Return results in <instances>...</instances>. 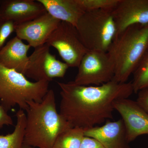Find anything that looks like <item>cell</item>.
I'll list each match as a JSON object with an SVG mask.
<instances>
[{
	"label": "cell",
	"mask_w": 148,
	"mask_h": 148,
	"mask_svg": "<svg viewBox=\"0 0 148 148\" xmlns=\"http://www.w3.org/2000/svg\"><path fill=\"white\" fill-rule=\"evenodd\" d=\"M57 84L61 90L59 113L71 127L84 130L113 119L115 102L129 98L134 92L132 82L112 80L98 86L71 82Z\"/></svg>",
	"instance_id": "6da1fadb"
},
{
	"label": "cell",
	"mask_w": 148,
	"mask_h": 148,
	"mask_svg": "<svg viewBox=\"0 0 148 148\" xmlns=\"http://www.w3.org/2000/svg\"><path fill=\"white\" fill-rule=\"evenodd\" d=\"M27 104L23 147L53 148L58 136L72 127L57 111L54 91L49 89L41 102Z\"/></svg>",
	"instance_id": "7a4b0ae2"
},
{
	"label": "cell",
	"mask_w": 148,
	"mask_h": 148,
	"mask_svg": "<svg viewBox=\"0 0 148 148\" xmlns=\"http://www.w3.org/2000/svg\"><path fill=\"white\" fill-rule=\"evenodd\" d=\"M148 51V24H134L118 35L108 52L115 66L112 80L127 82Z\"/></svg>",
	"instance_id": "3957f363"
},
{
	"label": "cell",
	"mask_w": 148,
	"mask_h": 148,
	"mask_svg": "<svg viewBox=\"0 0 148 148\" xmlns=\"http://www.w3.org/2000/svg\"><path fill=\"white\" fill-rule=\"evenodd\" d=\"M49 83L30 81L21 73L0 65V106L7 112L16 106L25 111L28 102L42 101Z\"/></svg>",
	"instance_id": "277c9868"
},
{
	"label": "cell",
	"mask_w": 148,
	"mask_h": 148,
	"mask_svg": "<svg viewBox=\"0 0 148 148\" xmlns=\"http://www.w3.org/2000/svg\"><path fill=\"white\" fill-rule=\"evenodd\" d=\"M112 11H89L80 18L75 27L88 50L108 52L117 35Z\"/></svg>",
	"instance_id": "5b68a950"
},
{
	"label": "cell",
	"mask_w": 148,
	"mask_h": 148,
	"mask_svg": "<svg viewBox=\"0 0 148 148\" xmlns=\"http://www.w3.org/2000/svg\"><path fill=\"white\" fill-rule=\"evenodd\" d=\"M75 79L71 81L81 86L95 85L112 80L115 66L108 52L88 50L83 57Z\"/></svg>",
	"instance_id": "8992f818"
},
{
	"label": "cell",
	"mask_w": 148,
	"mask_h": 148,
	"mask_svg": "<svg viewBox=\"0 0 148 148\" xmlns=\"http://www.w3.org/2000/svg\"><path fill=\"white\" fill-rule=\"evenodd\" d=\"M46 43L56 49L69 68H78L88 51L81 40L75 27L65 21H61Z\"/></svg>",
	"instance_id": "52a82bcc"
},
{
	"label": "cell",
	"mask_w": 148,
	"mask_h": 148,
	"mask_svg": "<svg viewBox=\"0 0 148 148\" xmlns=\"http://www.w3.org/2000/svg\"><path fill=\"white\" fill-rule=\"evenodd\" d=\"M50 49L47 43L34 48L24 74L27 78L50 82L53 78L64 77L69 67L51 54Z\"/></svg>",
	"instance_id": "ba28073f"
},
{
	"label": "cell",
	"mask_w": 148,
	"mask_h": 148,
	"mask_svg": "<svg viewBox=\"0 0 148 148\" xmlns=\"http://www.w3.org/2000/svg\"><path fill=\"white\" fill-rule=\"evenodd\" d=\"M114 109L121 116L129 143L140 135L148 134V113L137 101L120 99L115 102Z\"/></svg>",
	"instance_id": "9c48e42d"
},
{
	"label": "cell",
	"mask_w": 148,
	"mask_h": 148,
	"mask_svg": "<svg viewBox=\"0 0 148 148\" xmlns=\"http://www.w3.org/2000/svg\"><path fill=\"white\" fill-rule=\"evenodd\" d=\"M61 21L46 12L32 21L15 25L16 36L36 48L45 44Z\"/></svg>",
	"instance_id": "30bf717a"
},
{
	"label": "cell",
	"mask_w": 148,
	"mask_h": 148,
	"mask_svg": "<svg viewBox=\"0 0 148 148\" xmlns=\"http://www.w3.org/2000/svg\"><path fill=\"white\" fill-rule=\"evenodd\" d=\"M46 12L37 0L0 1V20L11 21L15 25L32 21Z\"/></svg>",
	"instance_id": "8fae6325"
},
{
	"label": "cell",
	"mask_w": 148,
	"mask_h": 148,
	"mask_svg": "<svg viewBox=\"0 0 148 148\" xmlns=\"http://www.w3.org/2000/svg\"><path fill=\"white\" fill-rule=\"evenodd\" d=\"M112 14L117 36L130 26L148 24V0H119Z\"/></svg>",
	"instance_id": "7c38bea8"
},
{
	"label": "cell",
	"mask_w": 148,
	"mask_h": 148,
	"mask_svg": "<svg viewBox=\"0 0 148 148\" xmlns=\"http://www.w3.org/2000/svg\"><path fill=\"white\" fill-rule=\"evenodd\" d=\"M84 135L97 140L105 148H130L121 119L116 121H107L102 126L85 130Z\"/></svg>",
	"instance_id": "4fadbf2b"
},
{
	"label": "cell",
	"mask_w": 148,
	"mask_h": 148,
	"mask_svg": "<svg viewBox=\"0 0 148 148\" xmlns=\"http://www.w3.org/2000/svg\"><path fill=\"white\" fill-rule=\"evenodd\" d=\"M31 47L16 36L14 37L0 50V65L24 75L29 62L28 52Z\"/></svg>",
	"instance_id": "5bb4252c"
},
{
	"label": "cell",
	"mask_w": 148,
	"mask_h": 148,
	"mask_svg": "<svg viewBox=\"0 0 148 148\" xmlns=\"http://www.w3.org/2000/svg\"><path fill=\"white\" fill-rule=\"evenodd\" d=\"M47 12L56 19L75 27L85 12L76 0H37Z\"/></svg>",
	"instance_id": "9a60e30c"
},
{
	"label": "cell",
	"mask_w": 148,
	"mask_h": 148,
	"mask_svg": "<svg viewBox=\"0 0 148 148\" xmlns=\"http://www.w3.org/2000/svg\"><path fill=\"white\" fill-rule=\"evenodd\" d=\"M16 124L12 133L0 135V148H23L26 116L25 111L19 109L16 113Z\"/></svg>",
	"instance_id": "2e32d148"
},
{
	"label": "cell",
	"mask_w": 148,
	"mask_h": 148,
	"mask_svg": "<svg viewBox=\"0 0 148 148\" xmlns=\"http://www.w3.org/2000/svg\"><path fill=\"white\" fill-rule=\"evenodd\" d=\"M84 137V130L70 127L58 136L53 148H80Z\"/></svg>",
	"instance_id": "e0dca14e"
},
{
	"label": "cell",
	"mask_w": 148,
	"mask_h": 148,
	"mask_svg": "<svg viewBox=\"0 0 148 148\" xmlns=\"http://www.w3.org/2000/svg\"><path fill=\"white\" fill-rule=\"evenodd\" d=\"M132 82L134 92L148 86V51L133 73Z\"/></svg>",
	"instance_id": "ac0fdd59"
},
{
	"label": "cell",
	"mask_w": 148,
	"mask_h": 148,
	"mask_svg": "<svg viewBox=\"0 0 148 148\" xmlns=\"http://www.w3.org/2000/svg\"><path fill=\"white\" fill-rule=\"evenodd\" d=\"M83 10L89 11L104 10H114L119 0H76Z\"/></svg>",
	"instance_id": "d6986e66"
},
{
	"label": "cell",
	"mask_w": 148,
	"mask_h": 148,
	"mask_svg": "<svg viewBox=\"0 0 148 148\" xmlns=\"http://www.w3.org/2000/svg\"><path fill=\"white\" fill-rule=\"evenodd\" d=\"M15 31V24L11 21L0 20V50L7 40Z\"/></svg>",
	"instance_id": "ffe728a7"
},
{
	"label": "cell",
	"mask_w": 148,
	"mask_h": 148,
	"mask_svg": "<svg viewBox=\"0 0 148 148\" xmlns=\"http://www.w3.org/2000/svg\"><path fill=\"white\" fill-rule=\"evenodd\" d=\"M137 101L139 105L148 113V86L138 91Z\"/></svg>",
	"instance_id": "44dd1931"
},
{
	"label": "cell",
	"mask_w": 148,
	"mask_h": 148,
	"mask_svg": "<svg viewBox=\"0 0 148 148\" xmlns=\"http://www.w3.org/2000/svg\"><path fill=\"white\" fill-rule=\"evenodd\" d=\"M13 121L2 107L0 106V129L5 125H13Z\"/></svg>",
	"instance_id": "7402d4cb"
},
{
	"label": "cell",
	"mask_w": 148,
	"mask_h": 148,
	"mask_svg": "<svg viewBox=\"0 0 148 148\" xmlns=\"http://www.w3.org/2000/svg\"><path fill=\"white\" fill-rule=\"evenodd\" d=\"M80 148H105L97 140L85 136Z\"/></svg>",
	"instance_id": "603a6c76"
},
{
	"label": "cell",
	"mask_w": 148,
	"mask_h": 148,
	"mask_svg": "<svg viewBox=\"0 0 148 148\" xmlns=\"http://www.w3.org/2000/svg\"><path fill=\"white\" fill-rule=\"evenodd\" d=\"M23 148H35L33 147H23Z\"/></svg>",
	"instance_id": "cb8c5ba5"
}]
</instances>
